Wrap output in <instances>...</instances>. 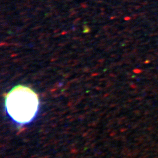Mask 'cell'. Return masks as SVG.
<instances>
[{"label":"cell","instance_id":"1","mask_svg":"<svg viewBox=\"0 0 158 158\" xmlns=\"http://www.w3.org/2000/svg\"><path fill=\"white\" fill-rule=\"evenodd\" d=\"M38 94L27 86L18 85L6 96V112L15 123L28 124L36 118L40 109Z\"/></svg>","mask_w":158,"mask_h":158}]
</instances>
